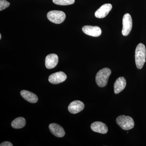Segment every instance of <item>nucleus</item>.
<instances>
[{
  "instance_id": "obj_1",
  "label": "nucleus",
  "mask_w": 146,
  "mask_h": 146,
  "mask_svg": "<svg viewBox=\"0 0 146 146\" xmlns=\"http://www.w3.org/2000/svg\"><path fill=\"white\" fill-rule=\"evenodd\" d=\"M146 50L145 45L142 43L138 44L135 50V62L138 69H141L145 62Z\"/></svg>"
},
{
  "instance_id": "obj_2",
  "label": "nucleus",
  "mask_w": 146,
  "mask_h": 146,
  "mask_svg": "<svg viewBox=\"0 0 146 146\" xmlns=\"http://www.w3.org/2000/svg\"><path fill=\"white\" fill-rule=\"evenodd\" d=\"M111 74V70L108 68H103L99 71L96 77V81L97 85L100 87L106 86Z\"/></svg>"
},
{
  "instance_id": "obj_3",
  "label": "nucleus",
  "mask_w": 146,
  "mask_h": 146,
  "mask_svg": "<svg viewBox=\"0 0 146 146\" xmlns=\"http://www.w3.org/2000/svg\"><path fill=\"white\" fill-rule=\"evenodd\" d=\"M116 122L118 125L125 130H130L134 126V121L129 116L121 115L117 118Z\"/></svg>"
},
{
  "instance_id": "obj_4",
  "label": "nucleus",
  "mask_w": 146,
  "mask_h": 146,
  "mask_svg": "<svg viewBox=\"0 0 146 146\" xmlns=\"http://www.w3.org/2000/svg\"><path fill=\"white\" fill-rule=\"evenodd\" d=\"M47 16L50 22L56 24L63 23L66 18L65 13L61 11H51L47 13Z\"/></svg>"
},
{
  "instance_id": "obj_5",
  "label": "nucleus",
  "mask_w": 146,
  "mask_h": 146,
  "mask_svg": "<svg viewBox=\"0 0 146 146\" xmlns=\"http://www.w3.org/2000/svg\"><path fill=\"white\" fill-rule=\"evenodd\" d=\"M132 28V20L129 13H126L123 19V29L122 34L124 36L128 35Z\"/></svg>"
},
{
  "instance_id": "obj_6",
  "label": "nucleus",
  "mask_w": 146,
  "mask_h": 146,
  "mask_svg": "<svg viewBox=\"0 0 146 146\" xmlns=\"http://www.w3.org/2000/svg\"><path fill=\"white\" fill-rule=\"evenodd\" d=\"M67 78V75L62 72H57L52 74L49 77L50 82L53 84H58L63 82Z\"/></svg>"
},
{
  "instance_id": "obj_7",
  "label": "nucleus",
  "mask_w": 146,
  "mask_h": 146,
  "mask_svg": "<svg viewBox=\"0 0 146 146\" xmlns=\"http://www.w3.org/2000/svg\"><path fill=\"white\" fill-rule=\"evenodd\" d=\"M82 31L87 35L94 37H98L102 34L101 29L97 26H84L82 28Z\"/></svg>"
},
{
  "instance_id": "obj_8",
  "label": "nucleus",
  "mask_w": 146,
  "mask_h": 146,
  "mask_svg": "<svg viewBox=\"0 0 146 146\" xmlns=\"http://www.w3.org/2000/svg\"><path fill=\"white\" fill-rule=\"evenodd\" d=\"M112 5L110 4H105L95 12V16L97 18H103L106 17L112 9Z\"/></svg>"
},
{
  "instance_id": "obj_9",
  "label": "nucleus",
  "mask_w": 146,
  "mask_h": 146,
  "mask_svg": "<svg viewBox=\"0 0 146 146\" xmlns=\"http://www.w3.org/2000/svg\"><path fill=\"white\" fill-rule=\"evenodd\" d=\"M84 107V105L82 102L79 100H76L71 102L68 106L69 112L72 114H75L81 112Z\"/></svg>"
},
{
  "instance_id": "obj_10",
  "label": "nucleus",
  "mask_w": 146,
  "mask_h": 146,
  "mask_svg": "<svg viewBox=\"0 0 146 146\" xmlns=\"http://www.w3.org/2000/svg\"><path fill=\"white\" fill-rule=\"evenodd\" d=\"M58 58L55 54L48 55L45 59V65L48 69H51L55 68L58 63Z\"/></svg>"
},
{
  "instance_id": "obj_11",
  "label": "nucleus",
  "mask_w": 146,
  "mask_h": 146,
  "mask_svg": "<svg viewBox=\"0 0 146 146\" xmlns=\"http://www.w3.org/2000/svg\"><path fill=\"white\" fill-rule=\"evenodd\" d=\"M49 127L51 132L56 137L62 138L65 135V130L63 128L57 124H50Z\"/></svg>"
},
{
  "instance_id": "obj_12",
  "label": "nucleus",
  "mask_w": 146,
  "mask_h": 146,
  "mask_svg": "<svg viewBox=\"0 0 146 146\" xmlns=\"http://www.w3.org/2000/svg\"><path fill=\"white\" fill-rule=\"evenodd\" d=\"M91 128L94 132L102 134H105L108 131V128L107 126L102 122L96 121L93 123L91 125Z\"/></svg>"
},
{
  "instance_id": "obj_13",
  "label": "nucleus",
  "mask_w": 146,
  "mask_h": 146,
  "mask_svg": "<svg viewBox=\"0 0 146 146\" xmlns=\"http://www.w3.org/2000/svg\"><path fill=\"white\" fill-rule=\"evenodd\" d=\"M126 85L125 79L123 77H120L115 81L114 84V92L118 94L124 89Z\"/></svg>"
},
{
  "instance_id": "obj_14",
  "label": "nucleus",
  "mask_w": 146,
  "mask_h": 146,
  "mask_svg": "<svg viewBox=\"0 0 146 146\" xmlns=\"http://www.w3.org/2000/svg\"><path fill=\"white\" fill-rule=\"evenodd\" d=\"M22 97L27 101L31 103H35L38 100V97L35 94L26 90H23L21 92Z\"/></svg>"
},
{
  "instance_id": "obj_15",
  "label": "nucleus",
  "mask_w": 146,
  "mask_h": 146,
  "mask_svg": "<svg viewBox=\"0 0 146 146\" xmlns=\"http://www.w3.org/2000/svg\"><path fill=\"white\" fill-rule=\"evenodd\" d=\"M11 126L13 128L21 129L25 126L26 120L25 118L20 117L16 118L11 123Z\"/></svg>"
},
{
  "instance_id": "obj_16",
  "label": "nucleus",
  "mask_w": 146,
  "mask_h": 146,
  "mask_svg": "<svg viewBox=\"0 0 146 146\" xmlns=\"http://www.w3.org/2000/svg\"><path fill=\"white\" fill-rule=\"evenodd\" d=\"M52 1L55 4L60 5H70L75 3V0H52Z\"/></svg>"
},
{
  "instance_id": "obj_17",
  "label": "nucleus",
  "mask_w": 146,
  "mask_h": 146,
  "mask_svg": "<svg viewBox=\"0 0 146 146\" xmlns=\"http://www.w3.org/2000/svg\"><path fill=\"white\" fill-rule=\"evenodd\" d=\"M10 5V3L6 0H0V11L7 8Z\"/></svg>"
},
{
  "instance_id": "obj_18",
  "label": "nucleus",
  "mask_w": 146,
  "mask_h": 146,
  "mask_svg": "<svg viewBox=\"0 0 146 146\" xmlns=\"http://www.w3.org/2000/svg\"><path fill=\"white\" fill-rule=\"evenodd\" d=\"M1 146H13V145L10 142L8 141L4 142L0 145Z\"/></svg>"
},
{
  "instance_id": "obj_19",
  "label": "nucleus",
  "mask_w": 146,
  "mask_h": 146,
  "mask_svg": "<svg viewBox=\"0 0 146 146\" xmlns=\"http://www.w3.org/2000/svg\"><path fill=\"white\" fill-rule=\"evenodd\" d=\"M1 35L0 34V39H1Z\"/></svg>"
}]
</instances>
